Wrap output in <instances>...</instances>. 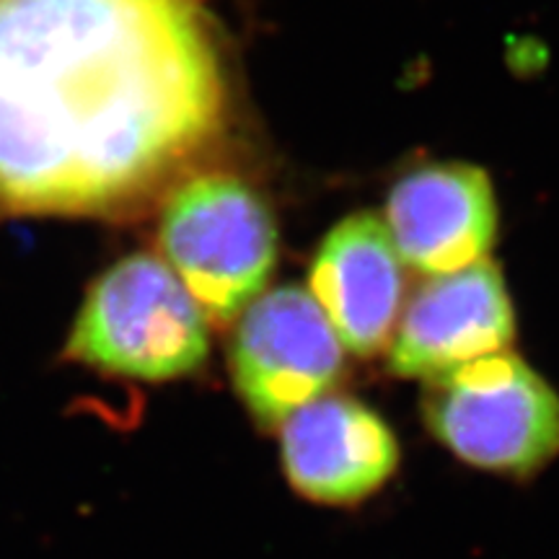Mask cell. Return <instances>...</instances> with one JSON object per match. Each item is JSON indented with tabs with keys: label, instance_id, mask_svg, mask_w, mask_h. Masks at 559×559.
<instances>
[{
	"label": "cell",
	"instance_id": "cell-1",
	"mask_svg": "<svg viewBox=\"0 0 559 559\" xmlns=\"http://www.w3.org/2000/svg\"><path fill=\"white\" fill-rule=\"evenodd\" d=\"M221 115L190 0H0V218L128 215Z\"/></svg>",
	"mask_w": 559,
	"mask_h": 559
},
{
	"label": "cell",
	"instance_id": "cell-2",
	"mask_svg": "<svg viewBox=\"0 0 559 559\" xmlns=\"http://www.w3.org/2000/svg\"><path fill=\"white\" fill-rule=\"evenodd\" d=\"M207 353L205 311L153 254L124 257L91 285L66 347L70 360L138 381L190 376Z\"/></svg>",
	"mask_w": 559,
	"mask_h": 559
},
{
	"label": "cell",
	"instance_id": "cell-3",
	"mask_svg": "<svg viewBox=\"0 0 559 559\" xmlns=\"http://www.w3.org/2000/svg\"><path fill=\"white\" fill-rule=\"evenodd\" d=\"M164 262L215 324H230L262 296L277 262V228L264 200L226 174L171 192L158 230Z\"/></svg>",
	"mask_w": 559,
	"mask_h": 559
},
{
	"label": "cell",
	"instance_id": "cell-4",
	"mask_svg": "<svg viewBox=\"0 0 559 559\" xmlns=\"http://www.w3.org/2000/svg\"><path fill=\"white\" fill-rule=\"evenodd\" d=\"M423 409L432 436L479 469L523 477L559 453V394L508 349L430 379Z\"/></svg>",
	"mask_w": 559,
	"mask_h": 559
},
{
	"label": "cell",
	"instance_id": "cell-5",
	"mask_svg": "<svg viewBox=\"0 0 559 559\" xmlns=\"http://www.w3.org/2000/svg\"><path fill=\"white\" fill-rule=\"evenodd\" d=\"M342 342L311 290L283 285L249 304L230 345V376L251 417L277 430L293 412L332 389Z\"/></svg>",
	"mask_w": 559,
	"mask_h": 559
},
{
	"label": "cell",
	"instance_id": "cell-6",
	"mask_svg": "<svg viewBox=\"0 0 559 559\" xmlns=\"http://www.w3.org/2000/svg\"><path fill=\"white\" fill-rule=\"evenodd\" d=\"M515 337L513 304L492 260L432 275L396 324L389 366L404 379H436L464 362L502 353Z\"/></svg>",
	"mask_w": 559,
	"mask_h": 559
},
{
	"label": "cell",
	"instance_id": "cell-7",
	"mask_svg": "<svg viewBox=\"0 0 559 559\" xmlns=\"http://www.w3.org/2000/svg\"><path fill=\"white\" fill-rule=\"evenodd\" d=\"M288 481L304 498L353 506L379 492L400 464V443L373 409L342 394H324L280 425Z\"/></svg>",
	"mask_w": 559,
	"mask_h": 559
},
{
	"label": "cell",
	"instance_id": "cell-8",
	"mask_svg": "<svg viewBox=\"0 0 559 559\" xmlns=\"http://www.w3.org/2000/svg\"><path fill=\"white\" fill-rule=\"evenodd\" d=\"M386 228L402 262L423 275H445L485 260L498 234V205L481 169L436 164L396 181Z\"/></svg>",
	"mask_w": 559,
	"mask_h": 559
},
{
	"label": "cell",
	"instance_id": "cell-9",
	"mask_svg": "<svg viewBox=\"0 0 559 559\" xmlns=\"http://www.w3.org/2000/svg\"><path fill=\"white\" fill-rule=\"evenodd\" d=\"M404 267L386 221L373 213L337 223L311 267V296L347 353H381L402 317Z\"/></svg>",
	"mask_w": 559,
	"mask_h": 559
}]
</instances>
